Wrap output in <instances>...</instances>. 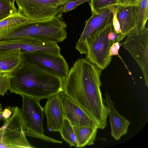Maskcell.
Returning a JSON list of instances; mask_svg holds the SVG:
<instances>
[{"instance_id": "cell-1", "label": "cell", "mask_w": 148, "mask_h": 148, "mask_svg": "<svg viewBox=\"0 0 148 148\" xmlns=\"http://www.w3.org/2000/svg\"><path fill=\"white\" fill-rule=\"evenodd\" d=\"M102 70L88 58L76 60L63 80L62 91L93 119L98 129L107 126V107L102 97Z\"/></svg>"}, {"instance_id": "cell-2", "label": "cell", "mask_w": 148, "mask_h": 148, "mask_svg": "<svg viewBox=\"0 0 148 148\" xmlns=\"http://www.w3.org/2000/svg\"><path fill=\"white\" fill-rule=\"evenodd\" d=\"M12 73L9 89L11 93L40 100L62 91V79L36 65L22 62Z\"/></svg>"}, {"instance_id": "cell-3", "label": "cell", "mask_w": 148, "mask_h": 148, "mask_svg": "<svg viewBox=\"0 0 148 148\" xmlns=\"http://www.w3.org/2000/svg\"><path fill=\"white\" fill-rule=\"evenodd\" d=\"M67 25L61 18L53 17L38 21L29 20L0 40L28 38L34 41L58 43L66 38Z\"/></svg>"}, {"instance_id": "cell-4", "label": "cell", "mask_w": 148, "mask_h": 148, "mask_svg": "<svg viewBox=\"0 0 148 148\" xmlns=\"http://www.w3.org/2000/svg\"><path fill=\"white\" fill-rule=\"evenodd\" d=\"M22 97V106L21 109L24 124L25 133L27 136L46 141L61 144L62 142L44 135L43 126L44 117L43 108L40 100L25 95Z\"/></svg>"}, {"instance_id": "cell-5", "label": "cell", "mask_w": 148, "mask_h": 148, "mask_svg": "<svg viewBox=\"0 0 148 148\" xmlns=\"http://www.w3.org/2000/svg\"><path fill=\"white\" fill-rule=\"evenodd\" d=\"M116 42L117 36L113 24L96 34L87 43L86 58L102 70L110 63L112 58L110 48Z\"/></svg>"}, {"instance_id": "cell-6", "label": "cell", "mask_w": 148, "mask_h": 148, "mask_svg": "<svg viewBox=\"0 0 148 148\" xmlns=\"http://www.w3.org/2000/svg\"><path fill=\"white\" fill-rule=\"evenodd\" d=\"M12 114L0 127V148H34L27 140L21 109L12 107Z\"/></svg>"}, {"instance_id": "cell-7", "label": "cell", "mask_w": 148, "mask_h": 148, "mask_svg": "<svg viewBox=\"0 0 148 148\" xmlns=\"http://www.w3.org/2000/svg\"><path fill=\"white\" fill-rule=\"evenodd\" d=\"M71 0H15L17 12L32 21L61 18L64 5Z\"/></svg>"}, {"instance_id": "cell-8", "label": "cell", "mask_w": 148, "mask_h": 148, "mask_svg": "<svg viewBox=\"0 0 148 148\" xmlns=\"http://www.w3.org/2000/svg\"><path fill=\"white\" fill-rule=\"evenodd\" d=\"M123 45L137 63L148 87V28L137 31L134 28L126 36Z\"/></svg>"}, {"instance_id": "cell-9", "label": "cell", "mask_w": 148, "mask_h": 148, "mask_svg": "<svg viewBox=\"0 0 148 148\" xmlns=\"http://www.w3.org/2000/svg\"><path fill=\"white\" fill-rule=\"evenodd\" d=\"M22 62L36 65L53 73L64 80L69 72V66L61 54L31 52L21 54Z\"/></svg>"}, {"instance_id": "cell-10", "label": "cell", "mask_w": 148, "mask_h": 148, "mask_svg": "<svg viewBox=\"0 0 148 148\" xmlns=\"http://www.w3.org/2000/svg\"><path fill=\"white\" fill-rule=\"evenodd\" d=\"M114 15L110 10L106 8L99 13L92 14L86 21L85 26L75 48L81 54H88L87 43L94 36L112 23Z\"/></svg>"}, {"instance_id": "cell-11", "label": "cell", "mask_w": 148, "mask_h": 148, "mask_svg": "<svg viewBox=\"0 0 148 148\" xmlns=\"http://www.w3.org/2000/svg\"><path fill=\"white\" fill-rule=\"evenodd\" d=\"M58 94L64 117L72 126L97 127L92 118L67 95L62 91Z\"/></svg>"}, {"instance_id": "cell-12", "label": "cell", "mask_w": 148, "mask_h": 148, "mask_svg": "<svg viewBox=\"0 0 148 148\" xmlns=\"http://www.w3.org/2000/svg\"><path fill=\"white\" fill-rule=\"evenodd\" d=\"M105 95V98H103V100L106 105L109 115L111 135L115 140H118L127 134L130 122L120 114L116 109L109 93L106 92Z\"/></svg>"}, {"instance_id": "cell-13", "label": "cell", "mask_w": 148, "mask_h": 148, "mask_svg": "<svg viewBox=\"0 0 148 148\" xmlns=\"http://www.w3.org/2000/svg\"><path fill=\"white\" fill-rule=\"evenodd\" d=\"M58 93L47 99L42 108L47 117L48 129L51 132H59L65 118Z\"/></svg>"}, {"instance_id": "cell-14", "label": "cell", "mask_w": 148, "mask_h": 148, "mask_svg": "<svg viewBox=\"0 0 148 148\" xmlns=\"http://www.w3.org/2000/svg\"><path fill=\"white\" fill-rule=\"evenodd\" d=\"M134 6L119 4L116 5V15L121 31V41L135 27L133 15Z\"/></svg>"}, {"instance_id": "cell-15", "label": "cell", "mask_w": 148, "mask_h": 148, "mask_svg": "<svg viewBox=\"0 0 148 148\" xmlns=\"http://www.w3.org/2000/svg\"><path fill=\"white\" fill-rule=\"evenodd\" d=\"M78 147L93 145L95 140L98 128L89 126H73Z\"/></svg>"}, {"instance_id": "cell-16", "label": "cell", "mask_w": 148, "mask_h": 148, "mask_svg": "<svg viewBox=\"0 0 148 148\" xmlns=\"http://www.w3.org/2000/svg\"><path fill=\"white\" fill-rule=\"evenodd\" d=\"M22 62L20 51H14L0 52V72H12Z\"/></svg>"}, {"instance_id": "cell-17", "label": "cell", "mask_w": 148, "mask_h": 148, "mask_svg": "<svg viewBox=\"0 0 148 148\" xmlns=\"http://www.w3.org/2000/svg\"><path fill=\"white\" fill-rule=\"evenodd\" d=\"M29 20L17 12L0 21V38L8 35Z\"/></svg>"}, {"instance_id": "cell-18", "label": "cell", "mask_w": 148, "mask_h": 148, "mask_svg": "<svg viewBox=\"0 0 148 148\" xmlns=\"http://www.w3.org/2000/svg\"><path fill=\"white\" fill-rule=\"evenodd\" d=\"M148 0H140L137 5L134 6V28L137 31L142 30L146 27L148 17Z\"/></svg>"}, {"instance_id": "cell-19", "label": "cell", "mask_w": 148, "mask_h": 148, "mask_svg": "<svg viewBox=\"0 0 148 148\" xmlns=\"http://www.w3.org/2000/svg\"><path fill=\"white\" fill-rule=\"evenodd\" d=\"M59 132L62 139L67 143L70 147H78L73 126L65 117L64 118L62 125Z\"/></svg>"}, {"instance_id": "cell-20", "label": "cell", "mask_w": 148, "mask_h": 148, "mask_svg": "<svg viewBox=\"0 0 148 148\" xmlns=\"http://www.w3.org/2000/svg\"><path fill=\"white\" fill-rule=\"evenodd\" d=\"M90 1L89 4L92 14L99 13L106 8L113 11L118 4L117 0H90Z\"/></svg>"}, {"instance_id": "cell-21", "label": "cell", "mask_w": 148, "mask_h": 148, "mask_svg": "<svg viewBox=\"0 0 148 148\" xmlns=\"http://www.w3.org/2000/svg\"><path fill=\"white\" fill-rule=\"evenodd\" d=\"M17 9L7 0H0V21L17 12Z\"/></svg>"}, {"instance_id": "cell-22", "label": "cell", "mask_w": 148, "mask_h": 148, "mask_svg": "<svg viewBox=\"0 0 148 148\" xmlns=\"http://www.w3.org/2000/svg\"><path fill=\"white\" fill-rule=\"evenodd\" d=\"M12 72H0V95L3 96L9 90Z\"/></svg>"}, {"instance_id": "cell-23", "label": "cell", "mask_w": 148, "mask_h": 148, "mask_svg": "<svg viewBox=\"0 0 148 148\" xmlns=\"http://www.w3.org/2000/svg\"><path fill=\"white\" fill-rule=\"evenodd\" d=\"M90 1V0H70L64 5L63 9V12H67L68 11L73 10L78 5Z\"/></svg>"}, {"instance_id": "cell-24", "label": "cell", "mask_w": 148, "mask_h": 148, "mask_svg": "<svg viewBox=\"0 0 148 148\" xmlns=\"http://www.w3.org/2000/svg\"><path fill=\"white\" fill-rule=\"evenodd\" d=\"M122 45H123V43H121L119 42L114 43L110 48V55L112 56H113L118 55L120 47Z\"/></svg>"}, {"instance_id": "cell-25", "label": "cell", "mask_w": 148, "mask_h": 148, "mask_svg": "<svg viewBox=\"0 0 148 148\" xmlns=\"http://www.w3.org/2000/svg\"><path fill=\"white\" fill-rule=\"evenodd\" d=\"M118 4L124 5L134 6L137 5L140 0H117Z\"/></svg>"}, {"instance_id": "cell-26", "label": "cell", "mask_w": 148, "mask_h": 148, "mask_svg": "<svg viewBox=\"0 0 148 148\" xmlns=\"http://www.w3.org/2000/svg\"><path fill=\"white\" fill-rule=\"evenodd\" d=\"M12 114V111L10 107H7L4 108L2 112V116L5 121L8 120Z\"/></svg>"}, {"instance_id": "cell-27", "label": "cell", "mask_w": 148, "mask_h": 148, "mask_svg": "<svg viewBox=\"0 0 148 148\" xmlns=\"http://www.w3.org/2000/svg\"><path fill=\"white\" fill-rule=\"evenodd\" d=\"M3 110L2 109V108L1 105V104L0 103V120H4V119L2 116V112Z\"/></svg>"}, {"instance_id": "cell-28", "label": "cell", "mask_w": 148, "mask_h": 148, "mask_svg": "<svg viewBox=\"0 0 148 148\" xmlns=\"http://www.w3.org/2000/svg\"><path fill=\"white\" fill-rule=\"evenodd\" d=\"M9 2H10L11 4L13 5H14V2L15 0H7Z\"/></svg>"}]
</instances>
